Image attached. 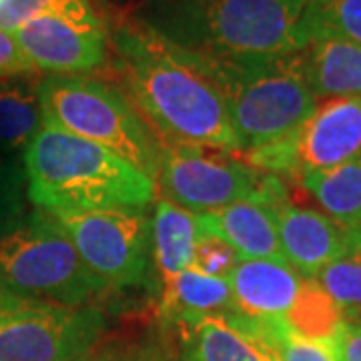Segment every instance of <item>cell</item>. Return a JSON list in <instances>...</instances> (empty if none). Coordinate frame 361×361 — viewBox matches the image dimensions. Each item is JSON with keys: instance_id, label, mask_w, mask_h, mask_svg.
<instances>
[{"instance_id": "1", "label": "cell", "mask_w": 361, "mask_h": 361, "mask_svg": "<svg viewBox=\"0 0 361 361\" xmlns=\"http://www.w3.org/2000/svg\"><path fill=\"white\" fill-rule=\"evenodd\" d=\"M109 40L116 78L159 141L239 151L219 89L193 52L141 18L121 20Z\"/></svg>"}, {"instance_id": "2", "label": "cell", "mask_w": 361, "mask_h": 361, "mask_svg": "<svg viewBox=\"0 0 361 361\" xmlns=\"http://www.w3.org/2000/svg\"><path fill=\"white\" fill-rule=\"evenodd\" d=\"M28 199L49 215L145 209L157 183L106 147L42 123L23 153Z\"/></svg>"}, {"instance_id": "3", "label": "cell", "mask_w": 361, "mask_h": 361, "mask_svg": "<svg viewBox=\"0 0 361 361\" xmlns=\"http://www.w3.org/2000/svg\"><path fill=\"white\" fill-rule=\"evenodd\" d=\"M307 0H151L141 20L187 51L285 56L303 51Z\"/></svg>"}, {"instance_id": "4", "label": "cell", "mask_w": 361, "mask_h": 361, "mask_svg": "<svg viewBox=\"0 0 361 361\" xmlns=\"http://www.w3.org/2000/svg\"><path fill=\"white\" fill-rule=\"evenodd\" d=\"M193 54L219 89L243 153L293 135L319 103L303 78L297 52L285 56Z\"/></svg>"}, {"instance_id": "5", "label": "cell", "mask_w": 361, "mask_h": 361, "mask_svg": "<svg viewBox=\"0 0 361 361\" xmlns=\"http://www.w3.org/2000/svg\"><path fill=\"white\" fill-rule=\"evenodd\" d=\"M37 94L42 123L106 147L157 180L161 142L118 87L89 75H49Z\"/></svg>"}, {"instance_id": "6", "label": "cell", "mask_w": 361, "mask_h": 361, "mask_svg": "<svg viewBox=\"0 0 361 361\" xmlns=\"http://www.w3.org/2000/svg\"><path fill=\"white\" fill-rule=\"evenodd\" d=\"M0 289L66 307H87L106 291L78 257L56 219L37 211L0 223Z\"/></svg>"}, {"instance_id": "7", "label": "cell", "mask_w": 361, "mask_h": 361, "mask_svg": "<svg viewBox=\"0 0 361 361\" xmlns=\"http://www.w3.org/2000/svg\"><path fill=\"white\" fill-rule=\"evenodd\" d=\"M155 183L167 201L195 215L239 201L269 207L287 203V189L279 175L251 167L235 159L231 151L201 145L161 142Z\"/></svg>"}, {"instance_id": "8", "label": "cell", "mask_w": 361, "mask_h": 361, "mask_svg": "<svg viewBox=\"0 0 361 361\" xmlns=\"http://www.w3.org/2000/svg\"><path fill=\"white\" fill-rule=\"evenodd\" d=\"M94 307H66L0 289V361H75L104 336Z\"/></svg>"}, {"instance_id": "9", "label": "cell", "mask_w": 361, "mask_h": 361, "mask_svg": "<svg viewBox=\"0 0 361 361\" xmlns=\"http://www.w3.org/2000/svg\"><path fill=\"white\" fill-rule=\"evenodd\" d=\"M52 217L68 235L87 269L106 289L139 287L149 281L153 241L145 209H103Z\"/></svg>"}, {"instance_id": "10", "label": "cell", "mask_w": 361, "mask_h": 361, "mask_svg": "<svg viewBox=\"0 0 361 361\" xmlns=\"http://www.w3.org/2000/svg\"><path fill=\"white\" fill-rule=\"evenodd\" d=\"M14 37L40 73L90 75L111 63L109 30L94 6L40 14L20 26Z\"/></svg>"}, {"instance_id": "11", "label": "cell", "mask_w": 361, "mask_h": 361, "mask_svg": "<svg viewBox=\"0 0 361 361\" xmlns=\"http://www.w3.org/2000/svg\"><path fill=\"white\" fill-rule=\"evenodd\" d=\"M297 177L348 163L361 155V97L317 103L313 115L293 133Z\"/></svg>"}, {"instance_id": "12", "label": "cell", "mask_w": 361, "mask_h": 361, "mask_svg": "<svg viewBox=\"0 0 361 361\" xmlns=\"http://www.w3.org/2000/svg\"><path fill=\"white\" fill-rule=\"evenodd\" d=\"M275 219L285 261L301 279H315L323 267L348 253V229L323 211L287 201L275 207Z\"/></svg>"}, {"instance_id": "13", "label": "cell", "mask_w": 361, "mask_h": 361, "mask_svg": "<svg viewBox=\"0 0 361 361\" xmlns=\"http://www.w3.org/2000/svg\"><path fill=\"white\" fill-rule=\"evenodd\" d=\"M235 311L245 317H283L303 279L283 261L241 259L229 277Z\"/></svg>"}, {"instance_id": "14", "label": "cell", "mask_w": 361, "mask_h": 361, "mask_svg": "<svg viewBox=\"0 0 361 361\" xmlns=\"http://www.w3.org/2000/svg\"><path fill=\"white\" fill-rule=\"evenodd\" d=\"M197 221L201 229L223 237L241 259H273L287 263L279 245L275 207L239 201L219 211L197 215Z\"/></svg>"}, {"instance_id": "15", "label": "cell", "mask_w": 361, "mask_h": 361, "mask_svg": "<svg viewBox=\"0 0 361 361\" xmlns=\"http://www.w3.org/2000/svg\"><path fill=\"white\" fill-rule=\"evenodd\" d=\"M315 99L361 97V47L339 39H315L297 52Z\"/></svg>"}, {"instance_id": "16", "label": "cell", "mask_w": 361, "mask_h": 361, "mask_svg": "<svg viewBox=\"0 0 361 361\" xmlns=\"http://www.w3.org/2000/svg\"><path fill=\"white\" fill-rule=\"evenodd\" d=\"M179 361H269L271 351L235 327L227 315L175 325Z\"/></svg>"}, {"instance_id": "17", "label": "cell", "mask_w": 361, "mask_h": 361, "mask_svg": "<svg viewBox=\"0 0 361 361\" xmlns=\"http://www.w3.org/2000/svg\"><path fill=\"white\" fill-rule=\"evenodd\" d=\"M165 283L167 287L161 301V315L169 325L237 313L229 279L211 277L189 267Z\"/></svg>"}, {"instance_id": "18", "label": "cell", "mask_w": 361, "mask_h": 361, "mask_svg": "<svg viewBox=\"0 0 361 361\" xmlns=\"http://www.w3.org/2000/svg\"><path fill=\"white\" fill-rule=\"evenodd\" d=\"M199 235L201 229L195 213L167 199H157L151 223L153 263L165 281L179 275L180 271L193 267Z\"/></svg>"}, {"instance_id": "19", "label": "cell", "mask_w": 361, "mask_h": 361, "mask_svg": "<svg viewBox=\"0 0 361 361\" xmlns=\"http://www.w3.org/2000/svg\"><path fill=\"white\" fill-rule=\"evenodd\" d=\"M305 191L319 203L325 215L345 229L361 223V155L337 167L303 173Z\"/></svg>"}, {"instance_id": "20", "label": "cell", "mask_w": 361, "mask_h": 361, "mask_svg": "<svg viewBox=\"0 0 361 361\" xmlns=\"http://www.w3.org/2000/svg\"><path fill=\"white\" fill-rule=\"evenodd\" d=\"M285 323L305 339L317 341L334 351L345 317L337 303L315 279H303L295 303L283 315Z\"/></svg>"}, {"instance_id": "21", "label": "cell", "mask_w": 361, "mask_h": 361, "mask_svg": "<svg viewBox=\"0 0 361 361\" xmlns=\"http://www.w3.org/2000/svg\"><path fill=\"white\" fill-rule=\"evenodd\" d=\"M227 317L235 327L269 349L277 361H337L331 348L295 334L283 317H245L239 313Z\"/></svg>"}, {"instance_id": "22", "label": "cell", "mask_w": 361, "mask_h": 361, "mask_svg": "<svg viewBox=\"0 0 361 361\" xmlns=\"http://www.w3.org/2000/svg\"><path fill=\"white\" fill-rule=\"evenodd\" d=\"M42 127L37 87H0V155L25 153Z\"/></svg>"}, {"instance_id": "23", "label": "cell", "mask_w": 361, "mask_h": 361, "mask_svg": "<svg viewBox=\"0 0 361 361\" xmlns=\"http://www.w3.org/2000/svg\"><path fill=\"white\" fill-rule=\"evenodd\" d=\"M303 35L307 42L339 39L361 47V0H307Z\"/></svg>"}, {"instance_id": "24", "label": "cell", "mask_w": 361, "mask_h": 361, "mask_svg": "<svg viewBox=\"0 0 361 361\" xmlns=\"http://www.w3.org/2000/svg\"><path fill=\"white\" fill-rule=\"evenodd\" d=\"M315 281L336 301L345 322L361 323V251L348 249L345 255L323 267Z\"/></svg>"}, {"instance_id": "25", "label": "cell", "mask_w": 361, "mask_h": 361, "mask_svg": "<svg viewBox=\"0 0 361 361\" xmlns=\"http://www.w3.org/2000/svg\"><path fill=\"white\" fill-rule=\"evenodd\" d=\"M75 361H179V353L163 337H103Z\"/></svg>"}, {"instance_id": "26", "label": "cell", "mask_w": 361, "mask_h": 361, "mask_svg": "<svg viewBox=\"0 0 361 361\" xmlns=\"http://www.w3.org/2000/svg\"><path fill=\"white\" fill-rule=\"evenodd\" d=\"M85 8H92L90 0H0V28L14 35L20 26L40 14Z\"/></svg>"}, {"instance_id": "27", "label": "cell", "mask_w": 361, "mask_h": 361, "mask_svg": "<svg viewBox=\"0 0 361 361\" xmlns=\"http://www.w3.org/2000/svg\"><path fill=\"white\" fill-rule=\"evenodd\" d=\"M239 261H241V255L223 237H219L217 233L201 229V235L195 245L193 269L211 277L229 279L235 267L239 265Z\"/></svg>"}, {"instance_id": "28", "label": "cell", "mask_w": 361, "mask_h": 361, "mask_svg": "<svg viewBox=\"0 0 361 361\" xmlns=\"http://www.w3.org/2000/svg\"><path fill=\"white\" fill-rule=\"evenodd\" d=\"M39 71L28 61L13 32L0 28V78L32 77Z\"/></svg>"}, {"instance_id": "29", "label": "cell", "mask_w": 361, "mask_h": 361, "mask_svg": "<svg viewBox=\"0 0 361 361\" xmlns=\"http://www.w3.org/2000/svg\"><path fill=\"white\" fill-rule=\"evenodd\" d=\"M20 175L0 155V223L20 215Z\"/></svg>"}, {"instance_id": "30", "label": "cell", "mask_w": 361, "mask_h": 361, "mask_svg": "<svg viewBox=\"0 0 361 361\" xmlns=\"http://www.w3.org/2000/svg\"><path fill=\"white\" fill-rule=\"evenodd\" d=\"M337 361H361V323L345 322L334 343Z\"/></svg>"}, {"instance_id": "31", "label": "cell", "mask_w": 361, "mask_h": 361, "mask_svg": "<svg viewBox=\"0 0 361 361\" xmlns=\"http://www.w3.org/2000/svg\"><path fill=\"white\" fill-rule=\"evenodd\" d=\"M348 245L349 249H357V251H361V223L348 229Z\"/></svg>"}, {"instance_id": "32", "label": "cell", "mask_w": 361, "mask_h": 361, "mask_svg": "<svg viewBox=\"0 0 361 361\" xmlns=\"http://www.w3.org/2000/svg\"><path fill=\"white\" fill-rule=\"evenodd\" d=\"M269 361H277V360H275V355H273V353H271V360Z\"/></svg>"}]
</instances>
